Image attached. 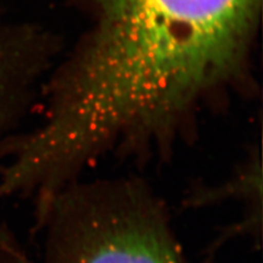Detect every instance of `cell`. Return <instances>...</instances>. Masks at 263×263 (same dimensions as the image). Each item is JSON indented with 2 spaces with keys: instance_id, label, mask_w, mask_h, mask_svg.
I'll use <instances>...</instances> for the list:
<instances>
[{
  "instance_id": "obj_2",
  "label": "cell",
  "mask_w": 263,
  "mask_h": 263,
  "mask_svg": "<svg viewBox=\"0 0 263 263\" xmlns=\"http://www.w3.org/2000/svg\"><path fill=\"white\" fill-rule=\"evenodd\" d=\"M37 221L47 228L42 263H191L167 213L138 184L63 190ZM0 263L35 262L2 228Z\"/></svg>"
},
{
  "instance_id": "obj_1",
  "label": "cell",
  "mask_w": 263,
  "mask_h": 263,
  "mask_svg": "<svg viewBox=\"0 0 263 263\" xmlns=\"http://www.w3.org/2000/svg\"><path fill=\"white\" fill-rule=\"evenodd\" d=\"M89 42L62 70L66 97L99 127L175 130L237 79L259 0H98Z\"/></svg>"
},
{
  "instance_id": "obj_3",
  "label": "cell",
  "mask_w": 263,
  "mask_h": 263,
  "mask_svg": "<svg viewBox=\"0 0 263 263\" xmlns=\"http://www.w3.org/2000/svg\"><path fill=\"white\" fill-rule=\"evenodd\" d=\"M47 64L36 35L0 21V141L20 117Z\"/></svg>"
}]
</instances>
